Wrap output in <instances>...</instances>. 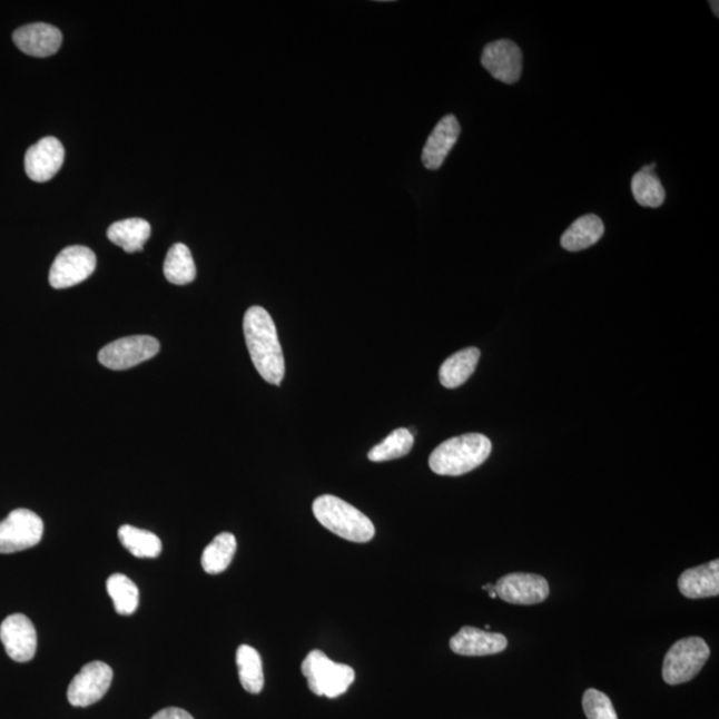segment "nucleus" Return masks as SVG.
Masks as SVG:
<instances>
[{
	"label": "nucleus",
	"instance_id": "nucleus-28",
	"mask_svg": "<svg viewBox=\"0 0 719 719\" xmlns=\"http://www.w3.org/2000/svg\"><path fill=\"white\" fill-rule=\"evenodd\" d=\"M582 707L588 719H619L612 701L600 690L588 689L582 697Z\"/></svg>",
	"mask_w": 719,
	"mask_h": 719
},
{
	"label": "nucleus",
	"instance_id": "nucleus-13",
	"mask_svg": "<svg viewBox=\"0 0 719 719\" xmlns=\"http://www.w3.org/2000/svg\"><path fill=\"white\" fill-rule=\"evenodd\" d=\"M65 147L57 138L47 137L27 149L24 169L33 181H49L56 176L65 161Z\"/></svg>",
	"mask_w": 719,
	"mask_h": 719
},
{
	"label": "nucleus",
	"instance_id": "nucleus-17",
	"mask_svg": "<svg viewBox=\"0 0 719 719\" xmlns=\"http://www.w3.org/2000/svg\"><path fill=\"white\" fill-rule=\"evenodd\" d=\"M678 589L687 599H708L719 594V561L688 569L678 579Z\"/></svg>",
	"mask_w": 719,
	"mask_h": 719
},
{
	"label": "nucleus",
	"instance_id": "nucleus-9",
	"mask_svg": "<svg viewBox=\"0 0 719 719\" xmlns=\"http://www.w3.org/2000/svg\"><path fill=\"white\" fill-rule=\"evenodd\" d=\"M112 680L114 671L107 663L101 661L87 663L73 677L69 690H67V698L72 707H91L106 696Z\"/></svg>",
	"mask_w": 719,
	"mask_h": 719
},
{
	"label": "nucleus",
	"instance_id": "nucleus-26",
	"mask_svg": "<svg viewBox=\"0 0 719 719\" xmlns=\"http://www.w3.org/2000/svg\"><path fill=\"white\" fill-rule=\"evenodd\" d=\"M413 444H415V437L411 431L400 429L393 431L388 437L373 447L368 453V459L373 463L402 459L412 451Z\"/></svg>",
	"mask_w": 719,
	"mask_h": 719
},
{
	"label": "nucleus",
	"instance_id": "nucleus-25",
	"mask_svg": "<svg viewBox=\"0 0 719 719\" xmlns=\"http://www.w3.org/2000/svg\"><path fill=\"white\" fill-rule=\"evenodd\" d=\"M107 592L120 615H131L139 607V589L125 574H112L107 580Z\"/></svg>",
	"mask_w": 719,
	"mask_h": 719
},
{
	"label": "nucleus",
	"instance_id": "nucleus-5",
	"mask_svg": "<svg viewBox=\"0 0 719 719\" xmlns=\"http://www.w3.org/2000/svg\"><path fill=\"white\" fill-rule=\"evenodd\" d=\"M710 657V648L700 637L677 641L664 656L662 677L669 684L693 680Z\"/></svg>",
	"mask_w": 719,
	"mask_h": 719
},
{
	"label": "nucleus",
	"instance_id": "nucleus-7",
	"mask_svg": "<svg viewBox=\"0 0 719 719\" xmlns=\"http://www.w3.org/2000/svg\"><path fill=\"white\" fill-rule=\"evenodd\" d=\"M159 351L160 344L152 336H128L107 344L100 349L98 358L108 370L126 371L148 362L158 355Z\"/></svg>",
	"mask_w": 719,
	"mask_h": 719
},
{
	"label": "nucleus",
	"instance_id": "nucleus-1",
	"mask_svg": "<svg viewBox=\"0 0 719 719\" xmlns=\"http://www.w3.org/2000/svg\"><path fill=\"white\" fill-rule=\"evenodd\" d=\"M250 360L267 383L280 385L286 375V362L273 317L263 307H250L243 322Z\"/></svg>",
	"mask_w": 719,
	"mask_h": 719
},
{
	"label": "nucleus",
	"instance_id": "nucleus-6",
	"mask_svg": "<svg viewBox=\"0 0 719 719\" xmlns=\"http://www.w3.org/2000/svg\"><path fill=\"white\" fill-rule=\"evenodd\" d=\"M43 532V521L37 513L16 509L0 522V553L11 554L37 546Z\"/></svg>",
	"mask_w": 719,
	"mask_h": 719
},
{
	"label": "nucleus",
	"instance_id": "nucleus-12",
	"mask_svg": "<svg viewBox=\"0 0 719 719\" xmlns=\"http://www.w3.org/2000/svg\"><path fill=\"white\" fill-rule=\"evenodd\" d=\"M481 65L494 79L514 85L522 73V52L512 40L500 39L485 46Z\"/></svg>",
	"mask_w": 719,
	"mask_h": 719
},
{
	"label": "nucleus",
	"instance_id": "nucleus-8",
	"mask_svg": "<svg viewBox=\"0 0 719 719\" xmlns=\"http://www.w3.org/2000/svg\"><path fill=\"white\" fill-rule=\"evenodd\" d=\"M97 268V256L83 246L67 247L57 256L50 270L52 288L65 289L83 283Z\"/></svg>",
	"mask_w": 719,
	"mask_h": 719
},
{
	"label": "nucleus",
	"instance_id": "nucleus-3",
	"mask_svg": "<svg viewBox=\"0 0 719 719\" xmlns=\"http://www.w3.org/2000/svg\"><path fill=\"white\" fill-rule=\"evenodd\" d=\"M318 522L338 538L365 544L375 538L376 529L371 519L342 499L324 494L314 503Z\"/></svg>",
	"mask_w": 719,
	"mask_h": 719
},
{
	"label": "nucleus",
	"instance_id": "nucleus-27",
	"mask_svg": "<svg viewBox=\"0 0 719 719\" xmlns=\"http://www.w3.org/2000/svg\"><path fill=\"white\" fill-rule=\"evenodd\" d=\"M632 193L637 203L647 208H658L663 205L664 189L654 173H637L632 179Z\"/></svg>",
	"mask_w": 719,
	"mask_h": 719
},
{
	"label": "nucleus",
	"instance_id": "nucleus-14",
	"mask_svg": "<svg viewBox=\"0 0 719 719\" xmlns=\"http://www.w3.org/2000/svg\"><path fill=\"white\" fill-rule=\"evenodd\" d=\"M13 43L27 56L47 58L62 46V32L51 24L33 23L20 27L12 36Z\"/></svg>",
	"mask_w": 719,
	"mask_h": 719
},
{
	"label": "nucleus",
	"instance_id": "nucleus-24",
	"mask_svg": "<svg viewBox=\"0 0 719 719\" xmlns=\"http://www.w3.org/2000/svg\"><path fill=\"white\" fill-rule=\"evenodd\" d=\"M119 540L128 552L138 559H155L161 553V541L152 532L132 525L119 529Z\"/></svg>",
	"mask_w": 719,
	"mask_h": 719
},
{
	"label": "nucleus",
	"instance_id": "nucleus-11",
	"mask_svg": "<svg viewBox=\"0 0 719 719\" xmlns=\"http://www.w3.org/2000/svg\"><path fill=\"white\" fill-rule=\"evenodd\" d=\"M498 597L513 605H535L544 602L549 595V583L539 574L511 573L494 585Z\"/></svg>",
	"mask_w": 719,
	"mask_h": 719
},
{
	"label": "nucleus",
	"instance_id": "nucleus-29",
	"mask_svg": "<svg viewBox=\"0 0 719 719\" xmlns=\"http://www.w3.org/2000/svg\"><path fill=\"white\" fill-rule=\"evenodd\" d=\"M151 719H194V717L186 710L167 708L158 711Z\"/></svg>",
	"mask_w": 719,
	"mask_h": 719
},
{
	"label": "nucleus",
	"instance_id": "nucleus-20",
	"mask_svg": "<svg viewBox=\"0 0 719 719\" xmlns=\"http://www.w3.org/2000/svg\"><path fill=\"white\" fill-rule=\"evenodd\" d=\"M480 356V351L471 347L447 357L439 372L440 383L447 390L459 388L473 375Z\"/></svg>",
	"mask_w": 719,
	"mask_h": 719
},
{
	"label": "nucleus",
	"instance_id": "nucleus-19",
	"mask_svg": "<svg viewBox=\"0 0 719 719\" xmlns=\"http://www.w3.org/2000/svg\"><path fill=\"white\" fill-rule=\"evenodd\" d=\"M151 236V226L145 219L134 217L114 223L107 230V237L127 254L140 253Z\"/></svg>",
	"mask_w": 719,
	"mask_h": 719
},
{
	"label": "nucleus",
	"instance_id": "nucleus-4",
	"mask_svg": "<svg viewBox=\"0 0 719 719\" xmlns=\"http://www.w3.org/2000/svg\"><path fill=\"white\" fill-rule=\"evenodd\" d=\"M308 688L318 697L337 698L347 693L355 681V670L348 664L337 663L322 650H312L302 664Z\"/></svg>",
	"mask_w": 719,
	"mask_h": 719
},
{
	"label": "nucleus",
	"instance_id": "nucleus-2",
	"mask_svg": "<svg viewBox=\"0 0 719 719\" xmlns=\"http://www.w3.org/2000/svg\"><path fill=\"white\" fill-rule=\"evenodd\" d=\"M491 453L490 439L480 433H466L440 444L431 454L430 466L440 476H463L483 465Z\"/></svg>",
	"mask_w": 719,
	"mask_h": 719
},
{
	"label": "nucleus",
	"instance_id": "nucleus-15",
	"mask_svg": "<svg viewBox=\"0 0 719 719\" xmlns=\"http://www.w3.org/2000/svg\"><path fill=\"white\" fill-rule=\"evenodd\" d=\"M460 132L461 127L454 115H446L445 118L439 121L423 149L422 158L425 168L431 169V171H436V169L444 165L447 155H450L454 145L457 144Z\"/></svg>",
	"mask_w": 719,
	"mask_h": 719
},
{
	"label": "nucleus",
	"instance_id": "nucleus-30",
	"mask_svg": "<svg viewBox=\"0 0 719 719\" xmlns=\"http://www.w3.org/2000/svg\"><path fill=\"white\" fill-rule=\"evenodd\" d=\"M710 4H711V9H713V11L716 12V17L718 18V16H719V13H718V4L719 3L718 2H710Z\"/></svg>",
	"mask_w": 719,
	"mask_h": 719
},
{
	"label": "nucleus",
	"instance_id": "nucleus-10",
	"mask_svg": "<svg viewBox=\"0 0 719 719\" xmlns=\"http://www.w3.org/2000/svg\"><path fill=\"white\" fill-rule=\"evenodd\" d=\"M0 641L12 661L29 662L36 657L38 636L36 627L24 614H11L0 626Z\"/></svg>",
	"mask_w": 719,
	"mask_h": 719
},
{
	"label": "nucleus",
	"instance_id": "nucleus-18",
	"mask_svg": "<svg viewBox=\"0 0 719 719\" xmlns=\"http://www.w3.org/2000/svg\"><path fill=\"white\" fill-rule=\"evenodd\" d=\"M605 233V227L599 216L585 215L579 217L561 237L562 248L569 253H580L599 243Z\"/></svg>",
	"mask_w": 719,
	"mask_h": 719
},
{
	"label": "nucleus",
	"instance_id": "nucleus-23",
	"mask_svg": "<svg viewBox=\"0 0 719 719\" xmlns=\"http://www.w3.org/2000/svg\"><path fill=\"white\" fill-rule=\"evenodd\" d=\"M240 683L250 695H259L264 688V671L259 651L253 647L242 646L236 653Z\"/></svg>",
	"mask_w": 719,
	"mask_h": 719
},
{
	"label": "nucleus",
	"instance_id": "nucleus-16",
	"mask_svg": "<svg viewBox=\"0 0 719 719\" xmlns=\"http://www.w3.org/2000/svg\"><path fill=\"white\" fill-rule=\"evenodd\" d=\"M453 653L467 657H483L501 653L508 647L506 637L464 627L450 642Z\"/></svg>",
	"mask_w": 719,
	"mask_h": 719
},
{
	"label": "nucleus",
	"instance_id": "nucleus-21",
	"mask_svg": "<svg viewBox=\"0 0 719 719\" xmlns=\"http://www.w3.org/2000/svg\"><path fill=\"white\" fill-rule=\"evenodd\" d=\"M162 270L166 279L176 286H186L195 280L196 266L191 250L186 244H174L169 248Z\"/></svg>",
	"mask_w": 719,
	"mask_h": 719
},
{
	"label": "nucleus",
	"instance_id": "nucleus-22",
	"mask_svg": "<svg viewBox=\"0 0 719 719\" xmlns=\"http://www.w3.org/2000/svg\"><path fill=\"white\" fill-rule=\"evenodd\" d=\"M237 542L233 533L216 535L201 555V567L208 574H220L227 571L236 553Z\"/></svg>",
	"mask_w": 719,
	"mask_h": 719
}]
</instances>
